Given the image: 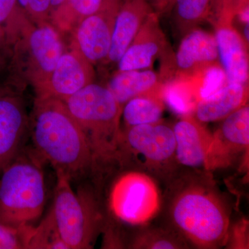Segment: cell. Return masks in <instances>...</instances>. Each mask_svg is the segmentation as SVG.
<instances>
[{"label": "cell", "instance_id": "obj_20", "mask_svg": "<svg viewBox=\"0 0 249 249\" xmlns=\"http://www.w3.org/2000/svg\"><path fill=\"white\" fill-rule=\"evenodd\" d=\"M217 0H174L168 14L180 38L205 21H214Z\"/></svg>", "mask_w": 249, "mask_h": 249}, {"label": "cell", "instance_id": "obj_16", "mask_svg": "<svg viewBox=\"0 0 249 249\" xmlns=\"http://www.w3.org/2000/svg\"><path fill=\"white\" fill-rule=\"evenodd\" d=\"M152 12L153 9L147 0H123L116 18L110 50L105 62L118 63Z\"/></svg>", "mask_w": 249, "mask_h": 249}, {"label": "cell", "instance_id": "obj_29", "mask_svg": "<svg viewBox=\"0 0 249 249\" xmlns=\"http://www.w3.org/2000/svg\"><path fill=\"white\" fill-rule=\"evenodd\" d=\"M18 1L31 22H50L52 13L51 0H18Z\"/></svg>", "mask_w": 249, "mask_h": 249}, {"label": "cell", "instance_id": "obj_3", "mask_svg": "<svg viewBox=\"0 0 249 249\" xmlns=\"http://www.w3.org/2000/svg\"><path fill=\"white\" fill-rule=\"evenodd\" d=\"M64 102L84 134L94 170L119 163L123 107L107 87L91 83Z\"/></svg>", "mask_w": 249, "mask_h": 249}, {"label": "cell", "instance_id": "obj_35", "mask_svg": "<svg viewBox=\"0 0 249 249\" xmlns=\"http://www.w3.org/2000/svg\"><path fill=\"white\" fill-rule=\"evenodd\" d=\"M64 1H65V0H51L52 6V11H53L54 9H56L58 6H60Z\"/></svg>", "mask_w": 249, "mask_h": 249}, {"label": "cell", "instance_id": "obj_6", "mask_svg": "<svg viewBox=\"0 0 249 249\" xmlns=\"http://www.w3.org/2000/svg\"><path fill=\"white\" fill-rule=\"evenodd\" d=\"M16 70L41 91L64 53L61 34L51 22H29L11 47Z\"/></svg>", "mask_w": 249, "mask_h": 249}, {"label": "cell", "instance_id": "obj_22", "mask_svg": "<svg viewBox=\"0 0 249 249\" xmlns=\"http://www.w3.org/2000/svg\"><path fill=\"white\" fill-rule=\"evenodd\" d=\"M162 91L142 95L127 101L121 114L126 127L155 124L161 121L165 106Z\"/></svg>", "mask_w": 249, "mask_h": 249}, {"label": "cell", "instance_id": "obj_27", "mask_svg": "<svg viewBox=\"0 0 249 249\" xmlns=\"http://www.w3.org/2000/svg\"><path fill=\"white\" fill-rule=\"evenodd\" d=\"M34 227H14L0 221V249H29Z\"/></svg>", "mask_w": 249, "mask_h": 249}, {"label": "cell", "instance_id": "obj_7", "mask_svg": "<svg viewBox=\"0 0 249 249\" xmlns=\"http://www.w3.org/2000/svg\"><path fill=\"white\" fill-rule=\"evenodd\" d=\"M173 127L163 121L139 124L121 130L119 163L130 158L150 173L168 178L175 176L176 163Z\"/></svg>", "mask_w": 249, "mask_h": 249}, {"label": "cell", "instance_id": "obj_13", "mask_svg": "<svg viewBox=\"0 0 249 249\" xmlns=\"http://www.w3.org/2000/svg\"><path fill=\"white\" fill-rule=\"evenodd\" d=\"M170 52L172 49L160 27V17L152 12L118 62V71L146 70L157 58H164Z\"/></svg>", "mask_w": 249, "mask_h": 249}, {"label": "cell", "instance_id": "obj_30", "mask_svg": "<svg viewBox=\"0 0 249 249\" xmlns=\"http://www.w3.org/2000/svg\"><path fill=\"white\" fill-rule=\"evenodd\" d=\"M249 6V0H217L214 22L232 23L242 10Z\"/></svg>", "mask_w": 249, "mask_h": 249}, {"label": "cell", "instance_id": "obj_34", "mask_svg": "<svg viewBox=\"0 0 249 249\" xmlns=\"http://www.w3.org/2000/svg\"><path fill=\"white\" fill-rule=\"evenodd\" d=\"M3 52H4V51L0 49V71L2 70L5 65H6V61H5L4 56V55H3Z\"/></svg>", "mask_w": 249, "mask_h": 249}, {"label": "cell", "instance_id": "obj_33", "mask_svg": "<svg viewBox=\"0 0 249 249\" xmlns=\"http://www.w3.org/2000/svg\"><path fill=\"white\" fill-rule=\"evenodd\" d=\"M8 48L7 42H6V35L3 28L0 25V49L4 51Z\"/></svg>", "mask_w": 249, "mask_h": 249}, {"label": "cell", "instance_id": "obj_2", "mask_svg": "<svg viewBox=\"0 0 249 249\" xmlns=\"http://www.w3.org/2000/svg\"><path fill=\"white\" fill-rule=\"evenodd\" d=\"M31 130L36 153L71 181L94 170L84 134L63 101L36 97Z\"/></svg>", "mask_w": 249, "mask_h": 249}, {"label": "cell", "instance_id": "obj_21", "mask_svg": "<svg viewBox=\"0 0 249 249\" xmlns=\"http://www.w3.org/2000/svg\"><path fill=\"white\" fill-rule=\"evenodd\" d=\"M201 77V74L190 78H178L165 83L162 91L165 105L181 116L194 113L199 101Z\"/></svg>", "mask_w": 249, "mask_h": 249}, {"label": "cell", "instance_id": "obj_5", "mask_svg": "<svg viewBox=\"0 0 249 249\" xmlns=\"http://www.w3.org/2000/svg\"><path fill=\"white\" fill-rule=\"evenodd\" d=\"M53 213L60 236L69 249L92 248L103 224V216L96 196L90 190L75 193L71 179L56 171Z\"/></svg>", "mask_w": 249, "mask_h": 249}, {"label": "cell", "instance_id": "obj_19", "mask_svg": "<svg viewBox=\"0 0 249 249\" xmlns=\"http://www.w3.org/2000/svg\"><path fill=\"white\" fill-rule=\"evenodd\" d=\"M160 73L150 70L119 71L111 78L107 88L116 101L124 107L132 98L163 91Z\"/></svg>", "mask_w": 249, "mask_h": 249}, {"label": "cell", "instance_id": "obj_15", "mask_svg": "<svg viewBox=\"0 0 249 249\" xmlns=\"http://www.w3.org/2000/svg\"><path fill=\"white\" fill-rule=\"evenodd\" d=\"M214 24L219 62L225 72L227 83L248 85L249 46L232 22Z\"/></svg>", "mask_w": 249, "mask_h": 249}, {"label": "cell", "instance_id": "obj_12", "mask_svg": "<svg viewBox=\"0 0 249 249\" xmlns=\"http://www.w3.org/2000/svg\"><path fill=\"white\" fill-rule=\"evenodd\" d=\"M94 77L92 64L78 49L71 47L62 54L48 81L36 95L65 101L92 83Z\"/></svg>", "mask_w": 249, "mask_h": 249}, {"label": "cell", "instance_id": "obj_9", "mask_svg": "<svg viewBox=\"0 0 249 249\" xmlns=\"http://www.w3.org/2000/svg\"><path fill=\"white\" fill-rule=\"evenodd\" d=\"M220 64L215 36L196 28L181 38L176 53L160 72L163 82L178 78H190L204 73Z\"/></svg>", "mask_w": 249, "mask_h": 249}, {"label": "cell", "instance_id": "obj_18", "mask_svg": "<svg viewBox=\"0 0 249 249\" xmlns=\"http://www.w3.org/2000/svg\"><path fill=\"white\" fill-rule=\"evenodd\" d=\"M249 85L227 83L211 96L196 104L194 116L203 123L222 121L229 114L247 105Z\"/></svg>", "mask_w": 249, "mask_h": 249}, {"label": "cell", "instance_id": "obj_26", "mask_svg": "<svg viewBox=\"0 0 249 249\" xmlns=\"http://www.w3.org/2000/svg\"><path fill=\"white\" fill-rule=\"evenodd\" d=\"M29 249H69L60 236L52 211L37 227H34Z\"/></svg>", "mask_w": 249, "mask_h": 249}, {"label": "cell", "instance_id": "obj_1", "mask_svg": "<svg viewBox=\"0 0 249 249\" xmlns=\"http://www.w3.org/2000/svg\"><path fill=\"white\" fill-rule=\"evenodd\" d=\"M169 182L165 213L170 229L197 248L227 245L230 210L208 172L175 175Z\"/></svg>", "mask_w": 249, "mask_h": 249}, {"label": "cell", "instance_id": "obj_17", "mask_svg": "<svg viewBox=\"0 0 249 249\" xmlns=\"http://www.w3.org/2000/svg\"><path fill=\"white\" fill-rule=\"evenodd\" d=\"M27 119L21 103L0 98V173L21 150Z\"/></svg>", "mask_w": 249, "mask_h": 249}, {"label": "cell", "instance_id": "obj_14", "mask_svg": "<svg viewBox=\"0 0 249 249\" xmlns=\"http://www.w3.org/2000/svg\"><path fill=\"white\" fill-rule=\"evenodd\" d=\"M178 164L192 169L207 171L213 134L193 114L181 116L173 126Z\"/></svg>", "mask_w": 249, "mask_h": 249}, {"label": "cell", "instance_id": "obj_32", "mask_svg": "<svg viewBox=\"0 0 249 249\" xmlns=\"http://www.w3.org/2000/svg\"><path fill=\"white\" fill-rule=\"evenodd\" d=\"M151 6L154 12L158 15L159 17L168 14L174 0H147Z\"/></svg>", "mask_w": 249, "mask_h": 249}, {"label": "cell", "instance_id": "obj_31", "mask_svg": "<svg viewBox=\"0 0 249 249\" xmlns=\"http://www.w3.org/2000/svg\"><path fill=\"white\" fill-rule=\"evenodd\" d=\"M247 232H248V224L247 222H240L235 228L232 235H229L227 243L229 244L231 248L246 249L248 247V237L247 238Z\"/></svg>", "mask_w": 249, "mask_h": 249}, {"label": "cell", "instance_id": "obj_8", "mask_svg": "<svg viewBox=\"0 0 249 249\" xmlns=\"http://www.w3.org/2000/svg\"><path fill=\"white\" fill-rule=\"evenodd\" d=\"M109 205L119 220L131 225H142L160 212V192L150 175L138 170L126 172L111 187Z\"/></svg>", "mask_w": 249, "mask_h": 249}, {"label": "cell", "instance_id": "obj_25", "mask_svg": "<svg viewBox=\"0 0 249 249\" xmlns=\"http://www.w3.org/2000/svg\"><path fill=\"white\" fill-rule=\"evenodd\" d=\"M30 21L18 0H0V25L4 29L8 47L14 45Z\"/></svg>", "mask_w": 249, "mask_h": 249}, {"label": "cell", "instance_id": "obj_11", "mask_svg": "<svg viewBox=\"0 0 249 249\" xmlns=\"http://www.w3.org/2000/svg\"><path fill=\"white\" fill-rule=\"evenodd\" d=\"M222 121L219 128L213 134L208 159V172L227 168L249 149V105L242 106Z\"/></svg>", "mask_w": 249, "mask_h": 249}, {"label": "cell", "instance_id": "obj_10", "mask_svg": "<svg viewBox=\"0 0 249 249\" xmlns=\"http://www.w3.org/2000/svg\"><path fill=\"white\" fill-rule=\"evenodd\" d=\"M123 0H103L99 9L85 18L72 34L71 47L92 65L105 62L110 50L116 16Z\"/></svg>", "mask_w": 249, "mask_h": 249}, {"label": "cell", "instance_id": "obj_28", "mask_svg": "<svg viewBox=\"0 0 249 249\" xmlns=\"http://www.w3.org/2000/svg\"><path fill=\"white\" fill-rule=\"evenodd\" d=\"M227 76L221 64L209 67L201 78L199 101L211 96L227 84Z\"/></svg>", "mask_w": 249, "mask_h": 249}, {"label": "cell", "instance_id": "obj_23", "mask_svg": "<svg viewBox=\"0 0 249 249\" xmlns=\"http://www.w3.org/2000/svg\"><path fill=\"white\" fill-rule=\"evenodd\" d=\"M103 0H65L52 11L50 22L60 34L71 33L82 20L94 14Z\"/></svg>", "mask_w": 249, "mask_h": 249}, {"label": "cell", "instance_id": "obj_4", "mask_svg": "<svg viewBox=\"0 0 249 249\" xmlns=\"http://www.w3.org/2000/svg\"><path fill=\"white\" fill-rule=\"evenodd\" d=\"M42 159L20 150L1 171L0 221L14 226L32 225L42 215L46 188Z\"/></svg>", "mask_w": 249, "mask_h": 249}, {"label": "cell", "instance_id": "obj_24", "mask_svg": "<svg viewBox=\"0 0 249 249\" xmlns=\"http://www.w3.org/2000/svg\"><path fill=\"white\" fill-rule=\"evenodd\" d=\"M130 248L178 249L188 248V243L179 234L168 228H146L137 232Z\"/></svg>", "mask_w": 249, "mask_h": 249}]
</instances>
